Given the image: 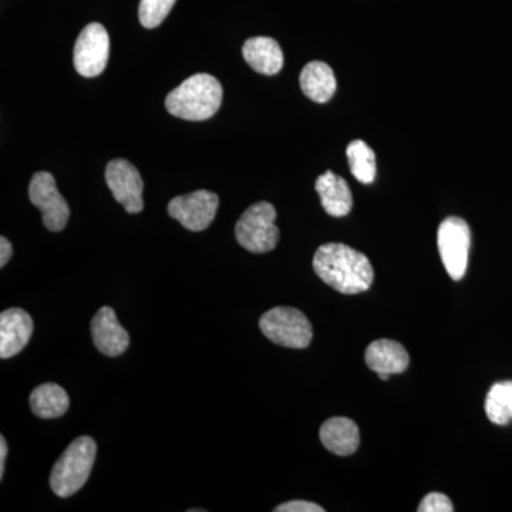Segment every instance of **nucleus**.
<instances>
[{"mask_svg":"<svg viewBox=\"0 0 512 512\" xmlns=\"http://www.w3.org/2000/svg\"><path fill=\"white\" fill-rule=\"evenodd\" d=\"M222 103V86L211 74H194L168 94L165 107L178 119L204 121L211 119Z\"/></svg>","mask_w":512,"mask_h":512,"instance_id":"2","label":"nucleus"},{"mask_svg":"<svg viewBox=\"0 0 512 512\" xmlns=\"http://www.w3.org/2000/svg\"><path fill=\"white\" fill-rule=\"evenodd\" d=\"M13 249L9 239L5 237L0 238V266H5L12 258Z\"/></svg>","mask_w":512,"mask_h":512,"instance_id":"24","label":"nucleus"},{"mask_svg":"<svg viewBox=\"0 0 512 512\" xmlns=\"http://www.w3.org/2000/svg\"><path fill=\"white\" fill-rule=\"evenodd\" d=\"M177 0H141L138 6V19L147 29L158 28L170 15Z\"/></svg>","mask_w":512,"mask_h":512,"instance_id":"21","label":"nucleus"},{"mask_svg":"<svg viewBox=\"0 0 512 512\" xmlns=\"http://www.w3.org/2000/svg\"><path fill=\"white\" fill-rule=\"evenodd\" d=\"M6 456H8V444L5 437H0V478L5 474Z\"/></svg>","mask_w":512,"mask_h":512,"instance_id":"25","label":"nucleus"},{"mask_svg":"<svg viewBox=\"0 0 512 512\" xmlns=\"http://www.w3.org/2000/svg\"><path fill=\"white\" fill-rule=\"evenodd\" d=\"M69 406L66 390L56 383L40 384L30 394V407L40 419H57L69 410Z\"/></svg>","mask_w":512,"mask_h":512,"instance_id":"18","label":"nucleus"},{"mask_svg":"<svg viewBox=\"0 0 512 512\" xmlns=\"http://www.w3.org/2000/svg\"><path fill=\"white\" fill-rule=\"evenodd\" d=\"M276 211L269 202H256L239 218L235 235L242 248L254 254H265L278 245L279 228L275 225Z\"/></svg>","mask_w":512,"mask_h":512,"instance_id":"4","label":"nucleus"},{"mask_svg":"<svg viewBox=\"0 0 512 512\" xmlns=\"http://www.w3.org/2000/svg\"><path fill=\"white\" fill-rule=\"evenodd\" d=\"M380 380H389L390 375H384V373H380Z\"/></svg>","mask_w":512,"mask_h":512,"instance_id":"26","label":"nucleus"},{"mask_svg":"<svg viewBox=\"0 0 512 512\" xmlns=\"http://www.w3.org/2000/svg\"><path fill=\"white\" fill-rule=\"evenodd\" d=\"M316 275L345 295L365 292L373 284L375 271L369 258L345 244H325L313 256Z\"/></svg>","mask_w":512,"mask_h":512,"instance_id":"1","label":"nucleus"},{"mask_svg":"<svg viewBox=\"0 0 512 512\" xmlns=\"http://www.w3.org/2000/svg\"><path fill=\"white\" fill-rule=\"evenodd\" d=\"M353 177L362 184H372L376 178V156L365 141L355 140L346 148Z\"/></svg>","mask_w":512,"mask_h":512,"instance_id":"19","label":"nucleus"},{"mask_svg":"<svg viewBox=\"0 0 512 512\" xmlns=\"http://www.w3.org/2000/svg\"><path fill=\"white\" fill-rule=\"evenodd\" d=\"M488 420L497 426L512 421V382H498L491 387L485 399Z\"/></svg>","mask_w":512,"mask_h":512,"instance_id":"20","label":"nucleus"},{"mask_svg":"<svg viewBox=\"0 0 512 512\" xmlns=\"http://www.w3.org/2000/svg\"><path fill=\"white\" fill-rule=\"evenodd\" d=\"M320 441L336 456H352L360 444L359 427L348 417H333L320 427Z\"/></svg>","mask_w":512,"mask_h":512,"instance_id":"13","label":"nucleus"},{"mask_svg":"<svg viewBox=\"0 0 512 512\" xmlns=\"http://www.w3.org/2000/svg\"><path fill=\"white\" fill-rule=\"evenodd\" d=\"M106 183L114 200L123 205L128 214L143 211V178L133 164L121 158L110 161L106 168Z\"/></svg>","mask_w":512,"mask_h":512,"instance_id":"10","label":"nucleus"},{"mask_svg":"<svg viewBox=\"0 0 512 512\" xmlns=\"http://www.w3.org/2000/svg\"><path fill=\"white\" fill-rule=\"evenodd\" d=\"M299 83L303 94L315 103H328L338 87L332 67L316 60L303 67Z\"/></svg>","mask_w":512,"mask_h":512,"instance_id":"17","label":"nucleus"},{"mask_svg":"<svg viewBox=\"0 0 512 512\" xmlns=\"http://www.w3.org/2000/svg\"><path fill=\"white\" fill-rule=\"evenodd\" d=\"M275 512H323L322 507L309 501H289V503L278 505Z\"/></svg>","mask_w":512,"mask_h":512,"instance_id":"23","label":"nucleus"},{"mask_svg":"<svg viewBox=\"0 0 512 512\" xmlns=\"http://www.w3.org/2000/svg\"><path fill=\"white\" fill-rule=\"evenodd\" d=\"M262 333L276 343L291 349H305L311 345L313 330L305 313L295 308L271 309L259 320Z\"/></svg>","mask_w":512,"mask_h":512,"instance_id":"5","label":"nucleus"},{"mask_svg":"<svg viewBox=\"0 0 512 512\" xmlns=\"http://www.w3.org/2000/svg\"><path fill=\"white\" fill-rule=\"evenodd\" d=\"M316 191L323 210L332 217H346L352 210L353 198L348 183L332 171L320 175L316 180Z\"/></svg>","mask_w":512,"mask_h":512,"instance_id":"16","label":"nucleus"},{"mask_svg":"<svg viewBox=\"0 0 512 512\" xmlns=\"http://www.w3.org/2000/svg\"><path fill=\"white\" fill-rule=\"evenodd\" d=\"M110 56V37L100 23H90L74 45L73 62L83 77H96L106 69Z\"/></svg>","mask_w":512,"mask_h":512,"instance_id":"7","label":"nucleus"},{"mask_svg":"<svg viewBox=\"0 0 512 512\" xmlns=\"http://www.w3.org/2000/svg\"><path fill=\"white\" fill-rule=\"evenodd\" d=\"M29 198L42 211L43 224L52 232L62 231L70 217V208L57 190L52 174L39 171L33 175L29 185Z\"/></svg>","mask_w":512,"mask_h":512,"instance_id":"8","label":"nucleus"},{"mask_svg":"<svg viewBox=\"0 0 512 512\" xmlns=\"http://www.w3.org/2000/svg\"><path fill=\"white\" fill-rule=\"evenodd\" d=\"M33 333V320L23 309L13 308L0 315V357L9 359L28 345Z\"/></svg>","mask_w":512,"mask_h":512,"instance_id":"12","label":"nucleus"},{"mask_svg":"<svg viewBox=\"0 0 512 512\" xmlns=\"http://www.w3.org/2000/svg\"><path fill=\"white\" fill-rule=\"evenodd\" d=\"M94 346L103 355L116 357L123 355L130 345L127 330L120 325L116 312L110 306H103L92 320Z\"/></svg>","mask_w":512,"mask_h":512,"instance_id":"11","label":"nucleus"},{"mask_svg":"<svg viewBox=\"0 0 512 512\" xmlns=\"http://www.w3.org/2000/svg\"><path fill=\"white\" fill-rule=\"evenodd\" d=\"M97 444L92 437L82 436L64 450L50 474L53 493L66 498L76 494L89 480L96 460Z\"/></svg>","mask_w":512,"mask_h":512,"instance_id":"3","label":"nucleus"},{"mask_svg":"<svg viewBox=\"0 0 512 512\" xmlns=\"http://www.w3.org/2000/svg\"><path fill=\"white\" fill-rule=\"evenodd\" d=\"M419 512H453L454 507L451 504L450 498L441 493L427 494L421 501Z\"/></svg>","mask_w":512,"mask_h":512,"instance_id":"22","label":"nucleus"},{"mask_svg":"<svg viewBox=\"0 0 512 512\" xmlns=\"http://www.w3.org/2000/svg\"><path fill=\"white\" fill-rule=\"evenodd\" d=\"M242 55L255 72L274 76L284 67V53L272 37H251L242 47Z\"/></svg>","mask_w":512,"mask_h":512,"instance_id":"15","label":"nucleus"},{"mask_svg":"<svg viewBox=\"0 0 512 512\" xmlns=\"http://www.w3.org/2000/svg\"><path fill=\"white\" fill-rule=\"evenodd\" d=\"M218 195L211 191H195L175 197L168 204V214L188 231L200 232L210 227L217 214Z\"/></svg>","mask_w":512,"mask_h":512,"instance_id":"9","label":"nucleus"},{"mask_svg":"<svg viewBox=\"0 0 512 512\" xmlns=\"http://www.w3.org/2000/svg\"><path fill=\"white\" fill-rule=\"evenodd\" d=\"M366 363L377 375H399L409 367L410 359L406 348L399 342L380 339L370 343L366 349Z\"/></svg>","mask_w":512,"mask_h":512,"instance_id":"14","label":"nucleus"},{"mask_svg":"<svg viewBox=\"0 0 512 512\" xmlns=\"http://www.w3.org/2000/svg\"><path fill=\"white\" fill-rule=\"evenodd\" d=\"M437 244L447 274L454 281L463 279L471 247V232L467 222L458 217L446 218L437 232Z\"/></svg>","mask_w":512,"mask_h":512,"instance_id":"6","label":"nucleus"}]
</instances>
